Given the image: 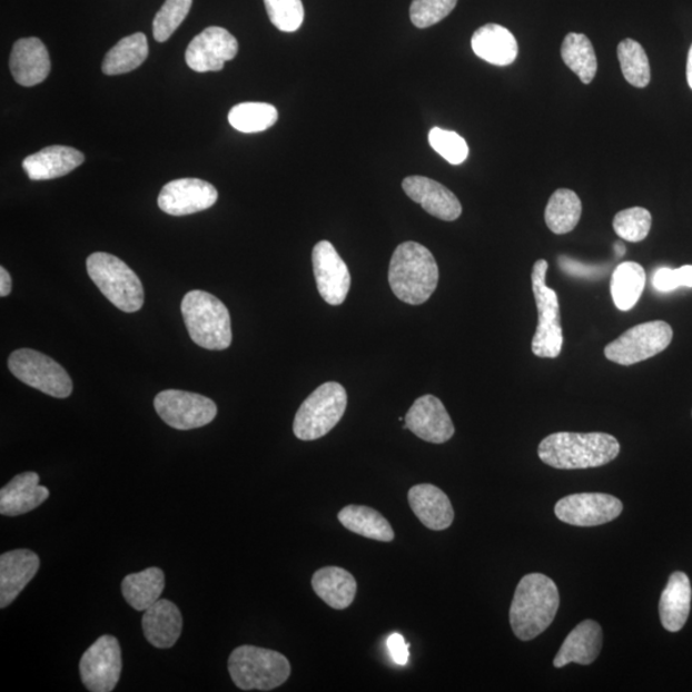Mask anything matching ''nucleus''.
Instances as JSON below:
<instances>
[{
  "label": "nucleus",
  "instance_id": "dca6fc26",
  "mask_svg": "<svg viewBox=\"0 0 692 692\" xmlns=\"http://www.w3.org/2000/svg\"><path fill=\"white\" fill-rule=\"evenodd\" d=\"M218 191L212 184L199 179H179L165 185L158 197V206L171 216L201 212L216 205Z\"/></svg>",
  "mask_w": 692,
  "mask_h": 692
},
{
  "label": "nucleus",
  "instance_id": "412c9836",
  "mask_svg": "<svg viewBox=\"0 0 692 692\" xmlns=\"http://www.w3.org/2000/svg\"><path fill=\"white\" fill-rule=\"evenodd\" d=\"M408 502L422 525L429 530L449 528L454 521V510L449 497L435 485L421 484L411 487Z\"/></svg>",
  "mask_w": 692,
  "mask_h": 692
},
{
  "label": "nucleus",
  "instance_id": "e433bc0d",
  "mask_svg": "<svg viewBox=\"0 0 692 692\" xmlns=\"http://www.w3.org/2000/svg\"><path fill=\"white\" fill-rule=\"evenodd\" d=\"M653 218L649 210L634 207L621 210L613 219L615 234L624 241L640 243L647 238Z\"/></svg>",
  "mask_w": 692,
  "mask_h": 692
},
{
  "label": "nucleus",
  "instance_id": "ddd939ff",
  "mask_svg": "<svg viewBox=\"0 0 692 692\" xmlns=\"http://www.w3.org/2000/svg\"><path fill=\"white\" fill-rule=\"evenodd\" d=\"M623 504L610 494L582 493L563 497L555 505V516L577 527L605 525L621 516Z\"/></svg>",
  "mask_w": 692,
  "mask_h": 692
},
{
  "label": "nucleus",
  "instance_id": "4be33fe9",
  "mask_svg": "<svg viewBox=\"0 0 692 692\" xmlns=\"http://www.w3.org/2000/svg\"><path fill=\"white\" fill-rule=\"evenodd\" d=\"M83 160L86 157L78 149L53 146L24 158L22 167L30 180L46 181L69 175L80 167Z\"/></svg>",
  "mask_w": 692,
  "mask_h": 692
},
{
  "label": "nucleus",
  "instance_id": "b1692460",
  "mask_svg": "<svg viewBox=\"0 0 692 692\" xmlns=\"http://www.w3.org/2000/svg\"><path fill=\"white\" fill-rule=\"evenodd\" d=\"M603 647V630L601 624L587 620L581 622L564 640L554 660L555 669H562L570 663L589 665L597 660Z\"/></svg>",
  "mask_w": 692,
  "mask_h": 692
},
{
  "label": "nucleus",
  "instance_id": "79ce46f5",
  "mask_svg": "<svg viewBox=\"0 0 692 692\" xmlns=\"http://www.w3.org/2000/svg\"><path fill=\"white\" fill-rule=\"evenodd\" d=\"M654 289L661 293H670L685 286L692 288V266H683L678 269L660 268L653 276Z\"/></svg>",
  "mask_w": 692,
  "mask_h": 692
},
{
  "label": "nucleus",
  "instance_id": "a878e982",
  "mask_svg": "<svg viewBox=\"0 0 692 692\" xmlns=\"http://www.w3.org/2000/svg\"><path fill=\"white\" fill-rule=\"evenodd\" d=\"M472 49L477 57L495 66H508L516 61L518 43L513 33L501 24L487 23L472 37Z\"/></svg>",
  "mask_w": 692,
  "mask_h": 692
},
{
  "label": "nucleus",
  "instance_id": "f3484780",
  "mask_svg": "<svg viewBox=\"0 0 692 692\" xmlns=\"http://www.w3.org/2000/svg\"><path fill=\"white\" fill-rule=\"evenodd\" d=\"M404 422L405 428L432 444L449 442L455 433L449 413L443 402L434 395L421 396L413 403Z\"/></svg>",
  "mask_w": 692,
  "mask_h": 692
},
{
  "label": "nucleus",
  "instance_id": "72a5a7b5",
  "mask_svg": "<svg viewBox=\"0 0 692 692\" xmlns=\"http://www.w3.org/2000/svg\"><path fill=\"white\" fill-rule=\"evenodd\" d=\"M561 53L564 63L582 82L590 83L595 79L596 55L592 41L584 33H569L563 41Z\"/></svg>",
  "mask_w": 692,
  "mask_h": 692
},
{
  "label": "nucleus",
  "instance_id": "de8ad7c7",
  "mask_svg": "<svg viewBox=\"0 0 692 692\" xmlns=\"http://www.w3.org/2000/svg\"><path fill=\"white\" fill-rule=\"evenodd\" d=\"M614 249L617 251L619 257H623L624 253H626V247L622 243H615Z\"/></svg>",
  "mask_w": 692,
  "mask_h": 692
},
{
  "label": "nucleus",
  "instance_id": "423d86ee",
  "mask_svg": "<svg viewBox=\"0 0 692 692\" xmlns=\"http://www.w3.org/2000/svg\"><path fill=\"white\" fill-rule=\"evenodd\" d=\"M88 274L98 289L113 306L134 314L145 304L140 278L123 260L108 253H92L87 260Z\"/></svg>",
  "mask_w": 692,
  "mask_h": 692
},
{
  "label": "nucleus",
  "instance_id": "9b49d317",
  "mask_svg": "<svg viewBox=\"0 0 692 692\" xmlns=\"http://www.w3.org/2000/svg\"><path fill=\"white\" fill-rule=\"evenodd\" d=\"M158 416L168 426L181 432L207 426L217 416L214 401L196 393L182 391H165L155 399Z\"/></svg>",
  "mask_w": 692,
  "mask_h": 692
},
{
  "label": "nucleus",
  "instance_id": "5701e85b",
  "mask_svg": "<svg viewBox=\"0 0 692 692\" xmlns=\"http://www.w3.org/2000/svg\"><path fill=\"white\" fill-rule=\"evenodd\" d=\"M39 481L36 472L17 475L0 491V513L16 517L37 510L49 497L48 488L39 485Z\"/></svg>",
  "mask_w": 692,
  "mask_h": 692
},
{
  "label": "nucleus",
  "instance_id": "c03bdc74",
  "mask_svg": "<svg viewBox=\"0 0 692 692\" xmlns=\"http://www.w3.org/2000/svg\"><path fill=\"white\" fill-rule=\"evenodd\" d=\"M387 649H389V653L396 664L405 665L408 663L409 649L402 635L393 634L387 639Z\"/></svg>",
  "mask_w": 692,
  "mask_h": 692
},
{
  "label": "nucleus",
  "instance_id": "f8f14e48",
  "mask_svg": "<svg viewBox=\"0 0 692 692\" xmlns=\"http://www.w3.org/2000/svg\"><path fill=\"white\" fill-rule=\"evenodd\" d=\"M122 671L121 646L112 635L99 637L80 661V676L91 692H111Z\"/></svg>",
  "mask_w": 692,
  "mask_h": 692
},
{
  "label": "nucleus",
  "instance_id": "0eeeda50",
  "mask_svg": "<svg viewBox=\"0 0 692 692\" xmlns=\"http://www.w3.org/2000/svg\"><path fill=\"white\" fill-rule=\"evenodd\" d=\"M348 405V395L339 383H326L317 387L295 415L294 435L303 442L324 437L339 424Z\"/></svg>",
  "mask_w": 692,
  "mask_h": 692
},
{
  "label": "nucleus",
  "instance_id": "f704fd0d",
  "mask_svg": "<svg viewBox=\"0 0 692 692\" xmlns=\"http://www.w3.org/2000/svg\"><path fill=\"white\" fill-rule=\"evenodd\" d=\"M277 109L268 103H240L231 108L229 122L235 130L253 134L266 131L277 122Z\"/></svg>",
  "mask_w": 692,
  "mask_h": 692
},
{
  "label": "nucleus",
  "instance_id": "6e6552de",
  "mask_svg": "<svg viewBox=\"0 0 692 692\" xmlns=\"http://www.w3.org/2000/svg\"><path fill=\"white\" fill-rule=\"evenodd\" d=\"M547 261H535L531 283L537 307V327L531 349L538 358H556L563 348V328L558 295L546 286Z\"/></svg>",
  "mask_w": 692,
  "mask_h": 692
},
{
  "label": "nucleus",
  "instance_id": "a211bd4d",
  "mask_svg": "<svg viewBox=\"0 0 692 692\" xmlns=\"http://www.w3.org/2000/svg\"><path fill=\"white\" fill-rule=\"evenodd\" d=\"M403 190L427 214L452 223L462 215V205L449 189L424 176H409L403 181Z\"/></svg>",
  "mask_w": 692,
  "mask_h": 692
},
{
  "label": "nucleus",
  "instance_id": "7c9ffc66",
  "mask_svg": "<svg viewBox=\"0 0 692 692\" xmlns=\"http://www.w3.org/2000/svg\"><path fill=\"white\" fill-rule=\"evenodd\" d=\"M149 55L148 40L145 33L137 32L121 41L109 50L101 70L108 76L123 75L137 70Z\"/></svg>",
  "mask_w": 692,
  "mask_h": 692
},
{
  "label": "nucleus",
  "instance_id": "9d476101",
  "mask_svg": "<svg viewBox=\"0 0 692 692\" xmlns=\"http://www.w3.org/2000/svg\"><path fill=\"white\" fill-rule=\"evenodd\" d=\"M672 339L673 330L669 324L652 320L631 327L619 339L607 344L604 354L607 360L629 367L664 352Z\"/></svg>",
  "mask_w": 692,
  "mask_h": 692
},
{
  "label": "nucleus",
  "instance_id": "4c0bfd02",
  "mask_svg": "<svg viewBox=\"0 0 692 692\" xmlns=\"http://www.w3.org/2000/svg\"><path fill=\"white\" fill-rule=\"evenodd\" d=\"M192 0H166L155 17L154 36L159 43H165L179 29L190 12Z\"/></svg>",
  "mask_w": 692,
  "mask_h": 692
},
{
  "label": "nucleus",
  "instance_id": "a18cd8bd",
  "mask_svg": "<svg viewBox=\"0 0 692 692\" xmlns=\"http://www.w3.org/2000/svg\"><path fill=\"white\" fill-rule=\"evenodd\" d=\"M12 291V278L4 267H0V297H8Z\"/></svg>",
  "mask_w": 692,
  "mask_h": 692
},
{
  "label": "nucleus",
  "instance_id": "f03ea898",
  "mask_svg": "<svg viewBox=\"0 0 692 692\" xmlns=\"http://www.w3.org/2000/svg\"><path fill=\"white\" fill-rule=\"evenodd\" d=\"M560 590L542 573H530L520 581L510 611L511 626L522 641L542 635L560 610Z\"/></svg>",
  "mask_w": 692,
  "mask_h": 692
},
{
  "label": "nucleus",
  "instance_id": "a19ab883",
  "mask_svg": "<svg viewBox=\"0 0 692 692\" xmlns=\"http://www.w3.org/2000/svg\"><path fill=\"white\" fill-rule=\"evenodd\" d=\"M458 0H413L411 21L418 29H427L443 21L457 6Z\"/></svg>",
  "mask_w": 692,
  "mask_h": 692
},
{
  "label": "nucleus",
  "instance_id": "c85d7f7f",
  "mask_svg": "<svg viewBox=\"0 0 692 692\" xmlns=\"http://www.w3.org/2000/svg\"><path fill=\"white\" fill-rule=\"evenodd\" d=\"M337 518L346 530L376 542L391 543L395 537L391 523L383 514L366 505L345 506Z\"/></svg>",
  "mask_w": 692,
  "mask_h": 692
},
{
  "label": "nucleus",
  "instance_id": "cd10ccee",
  "mask_svg": "<svg viewBox=\"0 0 692 692\" xmlns=\"http://www.w3.org/2000/svg\"><path fill=\"white\" fill-rule=\"evenodd\" d=\"M692 589L688 575L674 572L666 584L660 602V615L663 627L679 632L685 626L691 607Z\"/></svg>",
  "mask_w": 692,
  "mask_h": 692
},
{
  "label": "nucleus",
  "instance_id": "393cba45",
  "mask_svg": "<svg viewBox=\"0 0 692 692\" xmlns=\"http://www.w3.org/2000/svg\"><path fill=\"white\" fill-rule=\"evenodd\" d=\"M141 626L151 645L158 649H170L180 639L182 615L176 604L166 599H159L142 615Z\"/></svg>",
  "mask_w": 692,
  "mask_h": 692
},
{
  "label": "nucleus",
  "instance_id": "c9c22d12",
  "mask_svg": "<svg viewBox=\"0 0 692 692\" xmlns=\"http://www.w3.org/2000/svg\"><path fill=\"white\" fill-rule=\"evenodd\" d=\"M617 53L624 79L632 87L646 88L650 79H652V72H650L649 59L644 48L635 40L624 39L619 46Z\"/></svg>",
  "mask_w": 692,
  "mask_h": 692
},
{
  "label": "nucleus",
  "instance_id": "6ab92c4d",
  "mask_svg": "<svg viewBox=\"0 0 692 692\" xmlns=\"http://www.w3.org/2000/svg\"><path fill=\"white\" fill-rule=\"evenodd\" d=\"M40 567L38 554L17 548L0 555V607L11 605Z\"/></svg>",
  "mask_w": 692,
  "mask_h": 692
},
{
  "label": "nucleus",
  "instance_id": "bb28decb",
  "mask_svg": "<svg viewBox=\"0 0 692 692\" xmlns=\"http://www.w3.org/2000/svg\"><path fill=\"white\" fill-rule=\"evenodd\" d=\"M312 587L319 599L337 611L349 607L357 595L356 579L350 572L335 565L315 572Z\"/></svg>",
  "mask_w": 692,
  "mask_h": 692
},
{
  "label": "nucleus",
  "instance_id": "473e14b6",
  "mask_svg": "<svg viewBox=\"0 0 692 692\" xmlns=\"http://www.w3.org/2000/svg\"><path fill=\"white\" fill-rule=\"evenodd\" d=\"M581 215L582 205L577 194L558 189L547 201L545 223L553 234L564 235L576 229Z\"/></svg>",
  "mask_w": 692,
  "mask_h": 692
},
{
  "label": "nucleus",
  "instance_id": "ea45409f",
  "mask_svg": "<svg viewBox=\"0 0 692 692\" xmlns=\"http://www.w3.org/2000/svg\"><path fill=\"white\" fill-rule=\"evenodd\" d=\"M269 21L284 32H294L300 29L304 21V6L301 0H265Z\"/></svg>",
  "mask_w": 692,
  "mask_h": 692
},
{
  "label": "nucleus",
  "instance_id": "4468645a",
  "mask_svg": "<svg viewBox=\"0 0 692 692\" xmlns=\"http://www.w3.org/2000/svg\"><path fill=\"white\" fill-rule=\"evenodd\" d=\"M317 289L330 306H342L350 290L348 266L330 241H319L312 253Z\"/></svg>",
  "mask_w": 692,
  "mask_h": 692
},
{
  "label": "nucleus",
  "instance_id": "49530a36",
  "mask_svg": "<svg viewBox=\"0 0 692 692\" xmlns=\"http://www.w3.org/2000/svg\"><path fill=\"white\" fill-rule=\"evenodd\" d=\"M686 76L690 88L692 89V46L688 57Z\"/></svg>",
  "mask_w": 692,
  "mask_h": 692
},
{
  "label": "nucleus",
  "instance_id": "aec40b11",
  "mask_svg": "<svg viewBox=\"0 0 692 692\" xmlns=\"http://www.w3.org/2000/svg\"><path fill=\"white\" fill-rule=\"evenodd\" d=\"M10 69L16 82L22 87L31 88L43 82L50 73V58L43 41L38 38L16 41Z\"/></svg>",
  "mask_w": 692,
  "mask_h": 692
},
{
  "label": "nucleus",
  "instance_id": "c756f323",
  "mask_svg": "<svg viewBox=\"0 0 692 692\" xmlns=\"http://www.w3.org/2000/svg\"><path fill=\"white\" fill-rule=\"evenodd\" d=\"M166 585L165 572L158 567H150L139 573L126 576L121 590L125 601L135 611H147L159 601Z\"/></svg>",
  "mask_w": 692,
  "mask_h": 692
},
{
  "label": "nucleus",
  "instance_id": "2f4dec72",
  "mask_svg": "<svg viewBox=\"0 0 692 692\" xmlns=\"http://www.w3.org/2000/svg\"><path fill=\"white\" fill-rule=\"evenodd\" d=\"M646 274L636 261H623L614 269L611 280L612 298L620 310L634 308L645 289Z\"/></svg>",
  "mask_w": 692,
  "mask_h": 692
},
{
  "label": "nucleus",
  "instance_id": "f257e3e1",
  "mask_svg": "<svg viewBox=\"0 0 692 692\" xmlns=\"http://www.w3.org/2000/svg\"><path fill=\"white\" fill-rule=\"evenodd\" d=\"M621 445L604 433H555L538 445V458L556 469H587L605 466L619 457Z\"/></svg>",
  "mask_w": 692,
  "mask_h": 692
},
{
  "label": "nucleus",
  "instance_id": "58836bf2",
  "mask_svg": "<svg viewBox=\"0 0 692 692\" xmlns=\"http://www.w3.org/2000/svg\"><path fill=\"white\" fill-rule=\"evenodd\" d=\"M428 142L451 165H462L468 158L467 141L457 132L434 128L428 134Z\"/></svg>",
  "mask_w": 692,
  "mask_h": 692
},
{
  "label": "nucleus",
  "instance_id": "20e7f679",
  "mask_svg": "<svg viewBox=\"0 0 692 692\" xmlns=\"http://www.w3.org/2000/svg\"><path fill=\"white\" fill-rule=\"evenodd\" d=\"M191 340L208 350H225L233 343L230 312L215 295L192 290L181 303Z\"/></svg>",
  "mask_w": 692,
  "mask_h": 692
},
{
  "label": "nucleus",
  "instance_id": "37998d69",
  "mask_svg": "<svg viewBox=\"0 0 692 692\" xmlns=\"http://www.w3.org/2000/svg\"><path fill=\"white\" fill-rule=\"evenodd\" d=\"M558 261L562 271L573 277L587 278V280H596V278H602L603 276H605L606 273V268L603 266L584 265L581 264V261L565 256L560 257Z\"/></svg>",
  "mask_w": 692,
  "mask_h": 692
},
{
  "label": "nucleus",
  "instance_id": "2eb2a0df",
  "mask_svg": "<svg viewBox=\"0 0 692 692\" xmlns=\"http://www.w3.org/2000/svg\"><path fill=\"white\" fill-rule=\"evenodd\" d=\"M238 52L239 43L231 32L210 27L191 40L185 59L194 71L216 72L224 70L225 63L233 61Z\"/></svg>",
  "mask_w": 692,
  "mask_h": 692
},
{
  "label": "nucleus",
  "instance_id": "39448f33",
  "mask_svg": "<svg viewBox=\"0 0 692 692\" xmlns=\"http://www.w3.org/2000/svg\"><path fill=\"white\" fill-rule=\"evenodd\" d=\"M229 673L236 686L244 691H271L290 678L288 658L271 649L243 645L229 658Z\"/></svg>",
  "mask_w": 692,
  "mask_h": 692
},
{
  "label": "nucleus",
  "instance_id": "1a4fd4ad",
  "mask_svg": "<svg viewBox=\"0 0 692 692\" xmlns=\"http://www.w3.org/2000/svg\"><path fill=\"white\" fill-rule=\"evenodd\" d=\"M8 368L20 382L53 398H69L72 379L66 369L46 354L33 349H19L8 358Z\"/></svg>",
  "mask_w": 692,
  "mask_h": 692
},
{
  "label": "nucleus",
  "instance_id": "7ed1b4c3",
  "mask_svg": "<svg viewBox=\"0 0 692 692\" xmlns=\"http://www.w3.org/2000/svg\"><path fill=\"white\" fill-rule=\"evenodd\" d=\"M389 284L402 301L411 306L426 303L438 284V267L433 253L415 241L401 244L391 260Z\"/></svg>",
  "mask_w": 692,
  "mask_h": 692
}]
</instances>
